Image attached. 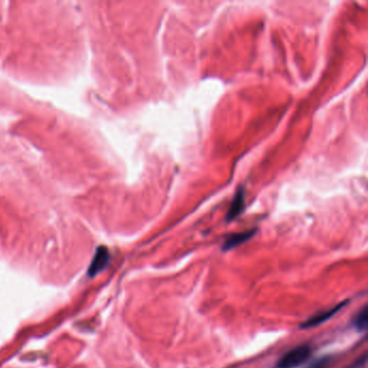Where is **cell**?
Instances as JSON below:
<instances>
[{
    "mask_svg": "<svg viewBox=\"0 0 368 368\" xmlns=\"http://www.w3.org/2000/svg\"><path fill=\"white\" fill-rule=\"evenodd\" d=\"M311 353L312 350L309 344L298 345L282 355L276 364V368H297L307 362Z\"/></svg>",
    "mask_w": 368,
    "mask_h": 368,
    "instance_id": "cell-1",
    "label": "cell"
},
{
    "mask_svg": "<svg viewBox=\"0 0 368 368\" xmlns=\"http://www.w3.org/2000/svg\"><path fill=\"white\" fill-rule=\"evenodd\" d=\"M349 303V300H345V302H342L340 304H338L337 306L330 308V309H327V310H324V311H321L317 314L312 315L311 318L308 319L307 321H305L302 325H300V328L303 329H307V328H312V327H317L321 324H323V323L327 322L328 320L332 319L334 315L336 313L339 312L342 308L347 305Z\"/></svg>",
    "mask_w": 368,
    "mask_h": 368,
    "instance_id": "cell-2",
    "label": "cell"
},
{
    "mask_svg": "<svg viewBox=\"0 0 368 368\" xmlns=\"http://www.w3.org/2000/svg\"><path fill=\"white\" fill-rule=\"evenodd\" d=\"M109 259L110 256L107 247L105 246L99 247L95 252L94 257L91 261V265H90L88 269V274L91 277H94L99 273H101L103 270L107 267Z\"/></svg>",
    "mask_w": 368,
    "mask_h": 368,
    "instance_id": "cell-3",
    "label": "cell"
},
{
    "mask_svg": "<svg viewBox=\"0 0 368 368\" xmlns=\"http://www.w3.org/2000/svg\"><path fill=\"white\" fill-rule=\"evenodd\" d=\"M255 235V230H251V231H244V232H240V234H234L230 235L223 244V250L224 251H230L235 247L243 244L244 242H246L247 240H250L253 236Z\"/></svg>",
    "mask_w": 368,
    "mask_h": 368,
    "instance_id": "cell-4",
    "label": "cell"
},
{
    "mask_svg": "<svg viewBox=\"0 0 368 368\" xmlns=\"http://www.w3.org/2000/svg\"><path fill=\"white\" fill-rule=\"evenodd\" d=\"M243 206H244V192L242 189H240L237 191V194L235 196L234 200H232L229 212L227 213L226 216L227 220L228 222L234 220L236 217H238V215L242 212Z\"/></svg>",
    "mask_w": 368,
    "mask_h": 368,
    "instance_id": "cell-5",
    "label": "cell"
},
{
    "mask_svg": "<svg viewBox=\"0 0 368 368\" xmlns=\"http://www.w3.org/2000/svg\"><path fill=\"white\" fill-rule=\"evenodd\" d=\"M368 324V312H367V306H364L362 310L355 315L354 319H353V326L357 330V332H364L367 328Z\"/></svg>",
    "mask_w": 368,
    "mask_h": 368,
    "instance_id": "cell-6",
    "label": "cell"
},
{
    "mask_svg": "<svg viewBox=\"0 0 368 368\" xmlns=\"http://www.w3.org/2000/svg\"><path fill=\"white\" fill-rule=\"evenodd\" d=\"M330 362H332V358L329 356H323L317 360H314V362L310 364L308 368H328Z\"/></svg>",
    "mask_w": 368,
    "mask_h": 368,
    "instance_id": "cell-7",
    "label": "cell"
},
{
    "mask_svg": "<svg viewBox=\"0 0 368 368\" xmlns=\"http://www.w3.org/2000/svg\"><path fill=\"white\" fill-rule=\"evenodd\" d=\"M366 362V354H364L362 357H360L355 364H353L352 366H349L348 368H357L358 366H360V364H365Z\"/></svg>",
    "mask_w": 368,
    "mask_h": 368,
    "instance_id": "cell-8",
    "label": "cell"
}]
</instances>
